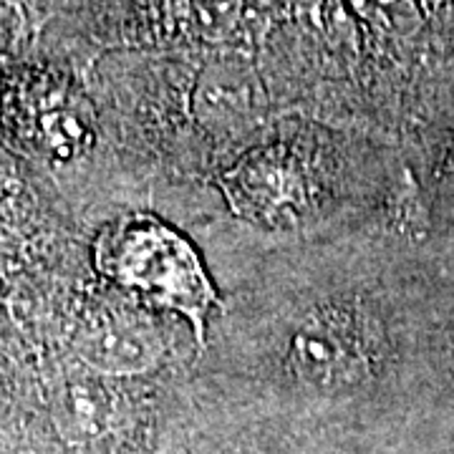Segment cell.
<instances>
[{"instance_id":"3","label":"cell","mask_w":454,"mask_h":454,"mask_svg":"<svg viewBox=\"0 0 454 454\" xmlns=\"http://www.w3.org/2000/svg\"><path fill=\"white\" fill-rule=\"evenodd\" d=\"M295 372L321 387H339L361 379L369 364L361 331L343 313H324L301 325L293 336Z\"/></svg>"},{"instance_id":"6","label":"cell","mask_w":454,"mask_h":454,"mask_svg":"<svg viewBox=\"0 0 454 454\" xmlns=\"http://www.w3.org/2000/svg\"><path fill=\"white\" fill-rule=\"evenodd\" d=\"M109 417H112V399L94 379L68 381L56 402L59 427L76 439L101 434Z\"/></svg>"},{"instance_id":"5","label":"cell","mask_w":454,"mask_h":454,"mask_svg":"<svg viewBox=\"0 0 454 454\" xmlns=\"http://www.w3.org/2000/svg\"><path fill=\"white\" fill-rule=\"evenodd\" d=\"M258 109V83L240 66H215L202 76L197 89V112L210 127L238 129Z\"/></svg>"},{"instance_id":"4","label":"cell","mask_w":454,"mask_h":454,"mask_svg":"<svg viewBox=\"0 0 454 454\" xmlns=\"http://www.w3.org/2000/svg\"><path fill=\"white\" fill-rule=\"evenodd\" d=\"M223 190L243 217L265 225L286 223L303 202L301 172L278 152H258L223 177Z\"/></svg>"},{"instance_id":"9","label":"cell","mask_w":454,"mask_h":454,"mask_svg":"<svg viewBox=\"0 0 454 454\" xmlns=\"http://www.w3.org/2000/svg\"><path fill=\"white\" fill-rule=\"evenodd\" d=\"M43 134H46V142L53 152L59 154H74L79 146H82L83 129L79 124V119L68 116V114H49L43 119Z\"/></svg>"},{"instance_id":"2","label":"cell","mask_w":454,"mask_h":454,"mask_svg":"<svg viewBox=\"0 0 454 454\" xmlns=\"http://www.w3.org/2000/svg\"><path fill=\"white\" fill-rule=\"evenodd\" d=\"M76 351L89 369L101 373H142L160 366L162 331L142 310L98 313L82 331Z\"/></svg>"},{"instance_id":"1","label":"cell","mask_w":454,"mask_h":454,"mask_svg":"<svg viewBox=\"0 0 454 454\" xmlns=\"http://www.w3.org/2000/svg\"><path fill=\"white\" fill-rule=\"evenodd\" d=\"M97 268L145 306L182 313L202 343L217 293L195 247L162 220L134 212L98 235Z\"/></svg>"},{"instance_id":"8","label":"cell","mask_w":454,"mask_h":454,"mask_svg":"<svg viewBox=\"0 0 454 454\" xmlns=\"http://www.w3.org/2000/svg\"><path fill=\"white\" fill-rule=\"evenodd\" d=\"M243 11V0H195V16L205 38H225L235 28Z\"/></svg>"},{"instance_id":"7","label":"cell","mask_w":454,"mask_h":454,"mask_svg":"<svg viewBox=\"0 0 454 454\" xmlns=\"http://www.w3.org/2000/svg\"><path fill=\"white\" fill-rule=\"evenodd\" d=\"M358 16L394 35H406L419 26V8L414 0H351Z\"/></svg>"},{"instance_id":"10","label":"cell","mask_w":454,"mask_h":454,"mask_svg":"<svg viewBox=\"0 0 454 454\" xmlns=\"http://www.w3.org/2000/svg\"><path fill=\"white\" fill-rule=\"evenodd\" d=\"M391 220H394V225L399 227L402 232H422L424 223H427V217H424L422 210V202H419V195H417V187H414V182H406V187H402L396 197H394V202H391Z\"/></svg>"}]
</instances>
